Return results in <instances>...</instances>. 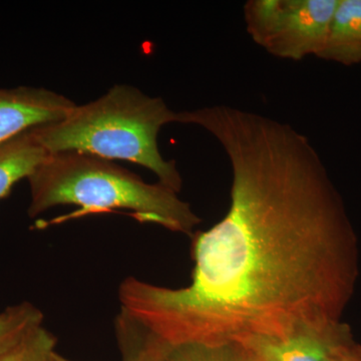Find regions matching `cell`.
Returning a JSON list of instances; mask_svg holds the SVG:
<instances>
[{"label": "cell", "instance_id": "obj_1", "mask_svg": "<svg viewBox=\"0 0 361 361\" xmlns=\"http://www.w3.org/2000/svg\"><path fill=\"white\" fill-rule=\"evenodd\" d=\"M178 121L224 149L229 209L191 237V283L126 278L121 310L171 346H248L341 323L358 278L357 237L310 139L227 104L179 111Z\"/></svg>", "mask_w": 361, "mask_h": 361}, {"label": "cell", "instance_id": "obj_2", "mask_svg": "<svg viewBox=\"0 0 361 361\" xmlns=\"http://www.w3.org/2000/svg\"><path fill=\"white\" fill-rule=\"evenodd\" d=\"M27 180L30 217L59 205L80 209L59 221L121 209L130 211L139 222L159 225L190 237L201 223L177 192L160 182L149 184L111 161L87 154H49Z\"/></svg>", "mask_w": 361, "mask_h": 361}, {"label": "cell", "instance_id": "obj_3", "mask_svg": "<svg viewBox=\"0 0 361 361\" xmlns=\"http://www.w3.org/2000/svg\"><path fill=\"white\" fill-rule=\"evenodd\" d=\"M176 120L177 111L161 97L116 85L97 101L75 106L63 120L32 133L49 154L78 152L132 161L149 169L161 184L179 193L183 180L176 161L165 160L158 147L161 128Z\"/></svg>", "mask_w": 361, "mask_h": 361}, {"label": "cell", "instance_id": "obj_4", "mask_svg": "<svg viewBox=\"0 0 361 361\" xmlns=\"http://www.w3.org/2000/svg\"><path fill=\"white\" fill-rule=\"evenodd\" d=\"M339 0H249L244 21L253 42L271 56L302 61L324 47Z\"/></svg>", "mask_w": 361, "mask_h": 361}, {"label": "cell", "instance_id": "obj_5", "mask_svg": "<svg viewBox=\"0 0 361 361\" xmlns=\"http://www.w3.org/2000/svg\"><path fill=\"white\" fill-rule=\"evenodd\" d=\"M75 106L63 94L42 87L0 90V148L28 130L59 122Z\"/></svg>", "mask_w": 361, "mask_h": 361}, {"label": "cell", "instance_id": "obj_6", "mask_svg": "<svg viewBox=\"0 0 361 361\" xmlns=\"http://www.w3.org/2000/svg\"><path fill=\"white\" fill-rule=\"evenodd\" d=\"M351 336L344 322L325 329L308 330L282 339L258 342L246 348L255 349L272 361H324L330 350Z\"/></svg>", "mask_w": 361, "mask_h": 361}, {"label": "cell", "instance_id": "obj_7", "mask_svg": "<svg viewBox=\"0 0 361 361\" xmlns=\"http://www.w3.org/2000/svg\"><path fill=\"white\" fill-rule=\"evenodd\" d=\"M317 58L348 66L361 63V0H339Z\"/></svg>", "mask_w": 361, "mask_h": 361}, {"label": "cell", "instance_id": "obj_8", "mask_svg": "<svg viewBox=\"0 0 361 361\" xmlns=\"http://www.w3.org/2000/svg\"><path fill=\"white\" fill-rule=\"evenodd\" d=\"M49 154L37 142L32 130L18 135L0 148V199L11 193L14 185L27 179Z\"/></svg>", "mask_w": 361, "mask_h": 361}, {"label": "cell", "instance_id": "obj_9", "mask_svg": "<svg viewBox=\"0 0 361 361\" xmlns=\"http://www.w3.org/2000/svg\"><path fill=\"white\" fill-rule=\"evenodd\" d=\"M115 334L122 361H165L170 345L125 311L116 317Z\"/></svg>", "mask_w": 361, "mask_h": 361}, {"label": "cell", "instance_id": "obj_10", "mask_svg": "<svg viewBox=\"0 0 361 361\" xmlns=\"http://www.w3.org/2000/svg\"><path fill=\"white\" fill-rule=\"evenodd\" d=\"M42 323L44 314L30 302L9 306L0 312V355L13 348Z\"/></svg>", "mask_w": 361, "mask_h": 361}, {"label": "cell", "instance_id": "obj_11", "mask_svg": "<svg viewBox=\"0 0 361 361\" xmlns=\"http://www.w3.org/2000/svg\"><path fill=\"white\" fill-rule=\"evenodd\" d=\"M249 350L237 343H185L169 348L165 361H248Z\"/></svg>", "mask_w": 361, "mask_h": 361}, {"label": "cell", "instance_id": "obj_12", "mask_svg": "<svg viewBox=\"0 0 361 361\" xmlns=\"http://www.w3.org/2000/svg\"><path fill=\"white\" fill-rule=\"evenodd\" d=\"M56 346V336L42 325L0 355V361H51Z\"/></svg>", "mask_w": 361, "mask_h": 361}, {"label": "cell", "instance_id": "obj_13", "mask_svg": "<svg viewBox=\"0 0 361 361\" xmlns=\"http://www.w3.org/2000/svg\"><path fill=\"white\" fill-rule=\"evenodd\" d=\"M324 361H361V346L349 336L336 344Z\"/></svg>", "mask_w": 361, "mask_h": 361}, {"label": "cell", "instance_id": "obj_14", "mask_svg": "<svg viewBox=\"0 0 361 361\" xmlns=\"http://www.w3.org/2000/svg\"><path fill=\"white\" fill-rule=\"evenodd\" d=\"M248 348L249 350V360L248 361H272L267 356L262 355L255 349Z\"/></svg>", "mask_w": 361, "mask_h": 361}, {"label": "cell", "instance_id": "obj_15", "mask_svg": "<svg viewBox=\"0 0 361 361\" xmlns=\"http://www.w3.org/2000/svg\"><path fill=\"white\" fill-rule=\"evenodd\" d=\"M51 361H73L71 360H68V358L65 357V356L59 355V353H54V355H52Z\"/></svg>", "mask_w": 361, "mask_h": 361}]
</instances>
